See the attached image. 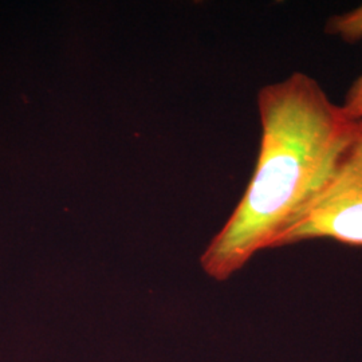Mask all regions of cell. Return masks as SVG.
<instances>
[{
    "instance_id": "6da1fadb",
    "label": "cell",
    "mask_w": 362,
    "mask_h": 362,
    "mask_svg": "<svg viewBox=\"0 0 362 362\" xmlns=\"http://www.w3.org/2000/svg\"><path fill=\"white\" fill-rule=\"evenodd\" d=\"M262 137L245 194L200 258L208 276L226 281L270 250L333 175L358 121L317 79L294 71L258 93Z\"/></svg>"
},
{
    "instance_id": "7a4b0ae2",
    "label": "cell",
    "mask_w": 362,
    "mask_h": 362,
    "mask_svg": "<svg viewBox=\"0 0 362 362\" xmlns=\"http://www.w3.org/2000/svg\"><path fill=\"white\" fill-rule=\"evenodd\" d=\"M315 239L362 246V119L324 188L272 248Z\"/></svg>"
},
{
    "instance_id": "3957f363",
    "label": "cell",
    "mask_w": 362,
    "mask_h": 362,
    "mask_svg": "<svg viewBox=\"0 0 362 362\" xmlns=\"http://www.w3.org/2000/svg\"><path fill=\"white\" fill-rule=\"evenodd\" d=\"M325 33L346 43L362 40V4L349 13L329 18L325 25Z\"/></svg>"
},
{
    "instance_id": "277c9868",
    "label": "cell",
    "mask_w": 362,
    "mask_h": 362,
    "mask_svg": "<svg viewBox=\"0 0 362 362\" xmlns=\"http://www.w3.org/2000/svg\"><path fill=\"white\" fill-rule=\"evenodd\" d=\"M345 115L351 121L362 119V74L357 78L345 95L344 104L341 105Z\"/></svg>"
}]
</instances>
